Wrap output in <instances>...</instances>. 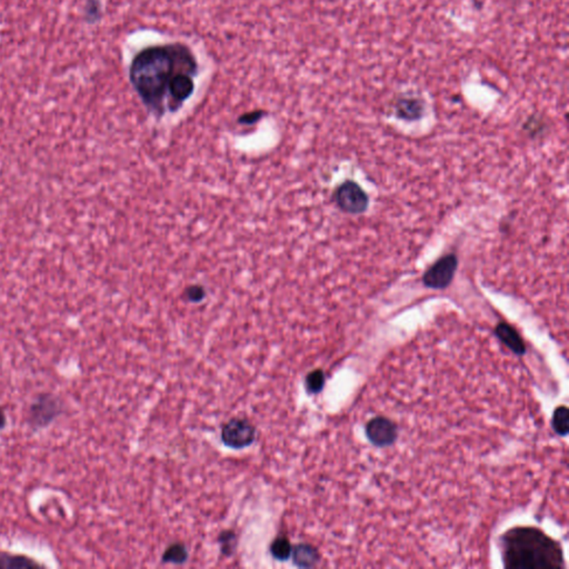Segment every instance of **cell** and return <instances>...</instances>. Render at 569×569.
Instances as JSON below:
<instances>
[{
    "label": "cell",
    "mask_w": 569,
    "mask_h": 569,
    "mask_svg": "<svg viewBox=\"0 0 569 569\" xmlns=\"http://www.w3.org/2000/svg\"><path fill=\"white\" fill-rule=\"evenodd\" d=\"M323 383H325V376H323V371L319 369L311 371L306 377L307 391L309 393H318L323 389Z\"/></svg>",
    "instance_id": "cell-14"
},
{
    "label": "cell",
    "mask_w": 569,
    "mask_h": 569,
    "mask_svg": "<svg viewBox=\"0 0 569 569\" xmlns=\"http://www.w3.org/2000/svg\"><path fill=\"white\" fill-rule=\"evenodd\" d=\"M219 542H221V552L225 555H231L236 547V536L233 533H223Z\"/></svg>",
    "instance_id": "cell-16"
},
{
    "label": "cell",
    "mask_w": 569,
    "mask_h": 569,
    "mask_svg": "<svg viewBox=\"0 0 569 569\" xmlns=\"http://www.w3.org/2000/svg\"><path fill=\"white\" fill-rule=\"evenodd\" d=\"M424 101L418 98H401L396 104V114L399 119L406 121H417L424 115Z\"/></svg>",
    "instance_id": "cell-7"
},
{
    "label": "cell",
    "mask_w": 569,
    "mask_h": 569,
    "mask_svg": "<svg viewBox=\"0 0 569 569\" xmlns=\"http://www.w3.org/2000/svg\"><path fill=\"white\" fill-rule=\"evenodd\" d=\"M458 261L453 253L443 257L425 273L423 281L429 288L444 289L450 285L454 278Z\"/></svg>",
    "instance_id": "cell-4"
},
{
    "label": "cell",
    "mask_w": 569,
    "mask_h": 569,
    "mask_svg": "<svg viewBox=\"0 0 569 569\" xmlns=\"http://www.w3.org/2000/svg\"><path fill=\"white\" fill-rule=\"evenodd\" d=\"M293 559L299 567H311L318 562L319 554L311 545L301 544L293 547Z\"/></svg>",
    "instance_id": "cell-9"
},
{
    "label": "cell",
    "mask_w": 569,
    "mask_h": 569,
    "mask_svg": "<svg viewBox=\"0 0 569 569\" xmlns=\"http://www.w3.org/2000/svg\"><path fill=\"white\" fill-rule=\"evenodd\" d=\"M502 556L507 568H563L562 547L534 527H515L502 537Z\"/></svg>",
    "instance_id": "cell-2"
},
{
    "label": "cell",
    "mask_w": 569,
    "mask_h": 569,
    "mask_svg": "<svg viewBox=\"0 0 569 569\" xmlns=\"http://www.w3.org/2000/svg\"><path fill=\"white\" fill-rule=\"evenodd\" d=\"M37 566V563L27 557L0 553V567L1 568H27V567Z\"/></svg>",
    "instance_id": "cell-10"
},
{
    "label": "cell",
    "mask_w": 569,
    "mask_h": 569,
    "mask_svg": "<svg viewBox=\"0 0 569 569\" xmlns=\"http://www.w3.org/2000/svg\"><path fill=\"white\" fill-rule=\"evenodd\" d=\"M188 558V553L181 544H173L163 554V562L183 564Z\"/></svg>",
    "instance_id": "cell-12"
},
{
    "label": "cell",
    "mask_w": 569,
    "mask_h": 569,
    "mask_svg": "<svg viewBox=\"0 0 569 569\" xmlns=\"http://www.w3.org/2000/svg\"><path fill=\"white\" fill-rule=\"evenodd\" d=\"M333 199L341 211L351 215L364 213L369 203L368 196L354 181L341 183L335 191Z\"/></svg>",
    "instance_id": "cell-3"
},
{
    "label": "cell",
    "mask_w": 569,
    "mask_h": 569,
    "mask_svg": "<svg viewBox=\"0 0 569 569\" xmlns=\"http://www.w3.org/2000/svg\"><path fill=\"white\" fill-rule=\"evenodd\" d=\"M291 550H293V547L286 537H278L275 539L271 547V555L279 560L288 559L291 555Z\"/></svg>",
    "instance_id": "cell-11"
},
{
    "label": "cell",
    "mask_w": 569,
    "mask_h": 569,
    "mask_svg": "<svg viewBox=\"0 0 569 569\" xmlns=\"http://www.w3.org/2000/svg\"><path fill=\"white\" fill-rule=\"evenodd\" d=\"M197 73V61L188 48L181 44L151 46L139 51L131 65V81L148 111L165 113V101L176 76Z\"/></svg>",
    "instance_id": "cell-1"
},
{
    "label": "cell",
    "mask_w": 569,
    "mask_h": 569,
    "mask_svg": "<svg viewBox=\"0 0 569 569\" xmlns=\"http://www.w3.org/2000/svg\"><path fill=\"white\" fill-rule=\"evenodd\" d=\"M496 333L499 339H500L509 349H512L516 354H524V341H523L518 333H517L512 326H509L507 323H500V325L497 326Z\"/></svg>",
    "instance_id": "cell-8"
},
{
    "label": "cell",
    "mask_w": 569,
    "mask_h": 569,
    "mask_svg": "<svg viewBox=\"0 0 569 569\" xmlns=\"http://www.w3.org/2000/svg\"><path fill=\"white\" fill-rule=\"evenodd\" d=\"M59 413L58 401L53 396L44 395L38 398L31 408V421L35 426H46Z\"/></svg>",
    "instance_id": "cell-6"
},
{
    "label": "cell",
    "mask_w": 569,
    "mask_h": 569,
    "mask_svg": "<svg viewBox=\"0 0 569 569\" xmlns=\"http://www.w3.org/2000/svg\"><path fill=\"white\" fill-rule=\"evenodd\" d=\"M261 117H263L261 111H253V113L245 114V115L241 116L238 123L243 124V125H253V124L257 123Z\"/></svg>",
    "instance_id": "cell-17"
},
{
    "label": "cell",
    "mask_w": 569,
    "mask_h": 569,
    "mask_svg": "<svg viewBox=\"0 0 569 569\" xmlns=\"http://www.w3.org/2000/svg\"><path fill=\"white\" fill-rule=\"evenodd\" d=\"M221 439L231 448H245L255 440V427L245 419H231L223 426Z\"/></svg>",
    "instance_id": "cell-5"
},
{
    "label": "cell",
    "mask_w": 569,
    "mask_h": 569,
    "mask_svg": "<svg viewBox=\"0 0 569 569\" xmlns=\"http://www.w3.org/2000/svg\"><path fill=\"white\" fill-rule=\"evenodd\" d=\"M553 425L558 434L563 435V436L567 434V431H568V411L566 407H560L557 409L554 418H553Z\"/></svg>",
    "instance_id": "cell-13"
},
{
    "label": "cell",
    "mask_w": 569,
    "mask_h": 569,
    "mask_svg": "<svg viewBox=\"0 0 569 569\" xmlns=\"http://www.w3.org/2000/svg\"><path fill=\"white\" fill-rule=\"evenodd\" d=\"M206 296H207V293L201 285H191L185 291L186 299L193 303H201L206 298Z\"/></svg>",
    "instance_id": "cell-15"
},
{
    "label": "cell",
    "mask_w": 569,
    "mask_h": 569,
    "mask_svg": "<svg viewBox=\"0 0 569 569\" xmlns=\"http://www.w3.org/2000/svg\"><path fill=\"white\" fill-rule=\"evenodd\" d=\"M6 423H7V421H6L5 413H4L3 409L0 408V429H3L6 426Z\"/></svg>",
    "instance_id": "cell-18"
}]
</instances>
